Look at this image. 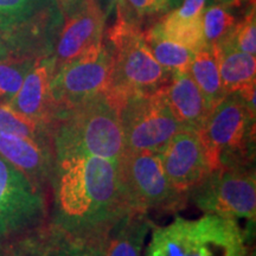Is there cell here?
<instances>
[{
    "label": "cell",
    "mask_w": 256,
    "mask_h": 256,
    "mask_svg": "<svg viewBox=\"0 0 256 256\" xmlns=\"http://www.w3.org/2000/svg\"><path fill=\"white\" fill-rule=\"evenodd\" d=\"M162 92L182 130L200 132L211 110L190 72L172 74Z\"/></svg>",
    "instance_id": "cell-17"
},
{
    "label": "cell",
    "mask_w": 256,
    "mask_h": 256,
    "mask_svg": "<svg viewBox=\"0 0 256 256\" xmlns=\"http://www.w3.org/2000/svg\"><path fill=\"white\" fill-rule=\"evenodd\" d=\"M215 46H230L242 52L256 54V11L255 0L248 6L247 11L226 40Z\"/></svg>",
    "instance_id": "cell-26"
},
{
    "label": "cell",
    "mask_w": 256,
    "mask_h": 256,
    "mask_svg": "<svg viewBox=\"0 0 256 256\" xmlns=\"http://www.w3.org/2000/svg\"><path fill=\"white\" fill-rule=\"evenodd\" d=\"M183 0H158L162 14H168V12L172 11V10L177 8L179 5L182 4Z\"/></svg>",
    "instance_id": "cell-30"
},
{
    "label": "cell",
    "mask_w": 256,
    "mask_h": 256,
    "mask_svg": "<svg viewBox=\"0 0 256 256\" xmlns=\"http://www.w3.org/2000/svg\"><path fill=\"white\" fill-rule=\"evenodd\" d=\"M116 10L118 14L138 24L142 18L162 14L158 0H119Z\"/></svg>",
    "instance_id": "cell-27"
},
{
    "label": "cell",
    "mask_w": 256,
    "mask_h": 256,
    "mask_svg": "<svg viewBox=\"0 0 256 256\" xmlns=\"http://www.w3.org/2000/svg\"><path fill=\"white\" fill-rule=\"evenodd\" d=\"M249 0H211L210 2H226V4H244Z\"/></svg>",
    "instance_id": "cell-33"
},
{
    "label": "cell",
    "mask_w": 256,
    "mask_h": 256,
    "mask_svg": "<svg viewBox=\"0 0 256 256\" xmlns=\"http://www.w3.org/2000/svg\"><path fill=\"white\" fill-rule=\"evenodd\" d=\"M56 2L62 11L64 18H68L81 11L88 4L89 0H56Z\"/></svg>",
    "instance_id": "cell-28"
},
{
    "label": "cell",
    "mask_w": 256,
    "mask_h": 256,
    "mask_svg": "<svg viewBox=\"0 0 256 256\" xmlns=\"http://www.w3.org/2000/svg\"><path fill=\"white\" fill-rule=\"evenodd\" d=\"M98 2V5L100 6V8L104 11L106 17H110L113 14V11L116 8V4L119 0H95Z\"/></svg>",
    "instance_id": "cell-29"
},
{
    "label": "cell",
    "mask_w": 256,
    "mask_h": 256,
    "mask_svg": "<svg viewBox=\"0 0 256 256\" xmlns=\"http://www.w3.org/2000/svg\"><path fill=\"white\" fill-rule=\"evenodd\" d=\"M0 256H16L14 247L0 243Z\"/></svg>",
    "instance_id": "cell-31"
},
{
    "label": "cell",
    "mask_w": 256,
    "mask_h": 256,
    "mask_svg": "<svg viewBox=\"0 0 256 256\" xmlns=\"http://www.w3.org/2000/svg\"><path fill=\"white\" fill-rule=\"evenodd\" d=\"M162 36L174 43L196 52L206 46L202 17L197 19H182L168 12L159 22L153 24Z\"/></svg>",
    "instance_id": "cell-23"
},
{
    "label": "cell",
    "mask_w": 256,
    "mask_h": 256,
    "mask_svg": "<svg viewBox=\"0 0 256 256\" xmlns=\"http://www.w3.org/2000/svg\"><path fill=\"white\" fill-rule=\"evenodd\" d=\"M256 113L236 92L224 96L200 130L211 168L255 165Z\"/></svg>",
    "instance_id": "cell-4"
},
{
    "label": "cell",
    "mask_w": 256,
    "mask_h": 256,
    "mask_svg": "<svg viewBox=\"0 0 256 256\" xmlns=\"http://www.w3.org/2000/svg\"><path fill=\"white\" fill-rule=\"evenodd\" d=\"M52 172L50 223L78 238H100L128 206L120 162L94 156L60 127L51 124Z\"/></svg>",
    "instance_id": "cell-1"
},
{
    "label": "cell",
    "mask_w": 256,
    "mask_h": 256,
    "mask_svg": "<svg viewBox=\"0 0 256 256\" xmlns=\"http://www.w3.org/2000/svg\"><path fill=\"white\" fill-rule=\"evenodd\" d=\"M104 40L113 55L110 82L106 92L118 107L127 96L151 94L168 84L172 74L152 56L146 44L145 31L139 24L118 14Z\"/></svg>",
    "instance_id": "cell-3"
},
{
    "label": "cell",
    "mask_w": 256,
    "mask_h": 256,
    "mask_svg": "<svg viewBox=\"0 0 256 256\" xmlns=\"http://www.w3.org/2000/svg\"><path fill=\"white\" fill-rule=\"evenodd\" d=\"M188 72L203 94L210 110L226 95L220 81L218 56L215 46H206L196 51Z\"/></svg>",
    "instance_id": "cell-19"
},
{
    "label": "cell",
    "mask_w": 256,
    "mask_h": 256,
    "mask_svg": "<svg viewBox=\"0 0 256 256\" xmlns=\"http://www.w3.org/2000/svg\"><path fill=\"white\" fill-rule=\"evenodd\" d=\"M0 134L51 142L50 126L18 113L8 104H0Z\"/></svg>",
    "instance_id": "cell-24"
},
{
    "label": "cell",
    "mask_w": 256,
    "mask_h": 256,
    "mask_svg": "<svg viewBox=\"0 0 256 256\" xmlns=\"http://www.w3.org/2000/svg\"><path fill=\"white\" fill-rule=\"evenodd\" d=\"M218 56L220 81L226 94L236 92L256 82V58L230 46H215Z\"/></svg>",
    "instance_id": "cell-20"
},
{
    "label": "cell",
    "mask_w": 256,
    "mask_h": 256,
    "mask_svg": "<svg viewBox=\"0 0 256 256\" xmlns=\"http://www.w3.org/2000/svg\"><path fill=\"white\" fill-rule=\"evenodd\" d=\"M63 23L56 0H0V38L12 56L50 57Z\"/></svg>",
    "instance_id": "cell-5"
},
{
    "label": "cell",
    "mask_w": 256,
    "mask_h": 256,
    "mask_svg": "<svg viewBox=\"0 0 256 256\" xmlns=\"http://www.w3.org/2000/svg\"><path fill=\"white\" fill-rule=\"evenodd\" d=\"M244 256H256V252H255V247L252 244H249V247L247 249V252H246V255Z\"/></svg>",
    "instance_id": "cell-34"
},
{
    "label": "cell",
    "mask_w": 256,
    "mask_h": 256,
    "mask_svg": "<svg viewBox=\"0 0 256 256\" xmlns=\"http://www.w3.org/2000/svg\"><path fill=\"white\" fill-rule=\"evenodd\" d=\"M0 156L46 192L52 172L51 142L0 134Z\"/></svg>",
    "instance_id": "cell-15"
},
{
    "label": "cell",
    "mask_w": 256,
    "mask_h": 256,
    "mask_svg": "<svg viewBox=\"0 0 256 256\" xmlns=\"http://www.w3.org/2000/svg\"><path fill=\"white\" fill-rule=\"evenodd\" d=\"M151 230L145 256H244L254 238L238 220L211 214L196 220L177 216Z\"/></svg>",
    "instance_id": "cell-2"
},
{
    "label": "cell",
    "mask_w": 256,
    "mask_h": 256,
    "mask_svg": "<svg viewBox=\"0 0 256 256\" xmlns=\"http://www.w3.org/2000/svg\"><path fill=\"white\" fill-rule=\"evenodd\" d=\"M36 58L8 56L0 60V104H8L17 94Z\"/></svg>",
    "instance_id": "cell-25"
},
{
    "label": "cell",
    "mask_w": 256,
    "mask_h": 256,
    "mask_svg": "<svg viewBox=\"0 0 256 256\" xmlns=\"http://www.w3.org/2000/svg\"><path fill=\"white\" fill-rule=\"evenodd\" d=\"M104 235L78 238L48 223L12 247L16 256H104Z\"/></svg>",
    "instance_id": "cell-14"
},
{
    "label": "cell",
    "mask_w": 256,
    "mask_h": 256,
    "mask_svg": "<svg viewBox=\"0 0 256 256\" xmlns=\"http://www.w3.org/2000/svg\"><path fill=\"white\" fill-rule=\"evenodd\" d=\"M188 200L206 214L255 222V165L214 170L192 188Z\"/></svg>",
    "instance_id": "cell-9"
},
{
    "label": "cell",
    "mask_w": 256,
    "mask_h": 256,
    "mask_svg": "<svg viewBox=\"0 0 256 256\" xmlns=\"http://www.w3.org/2000/svg\"><path fill=\"white\" fill-rule=\"evenodd\" d=\"M124 151L158 153L182 130L165 100L162 89L127 96L119 104Z\"/></svg>",
    "instance_id": "cell-10"
},
{
    "label": "cell",
    "mask_w": 256,
    "mask_h": 256,
    "mask_svg": "<svg viewBox=\"0 0 256 256\" xmlns=\"http://www.w3.org/2000/svg\"><path fill=\"white\" fill-rule=\"evenodd\" d=\"M250 2L252 0H249L244 4L209 2L202 14L206 46H215L226 40L247 10L241 14L240 12L250 5Z\"/></svg>",
    "instance_id": "cell-21"
},
{
    "label": "cell",
    "mask_w": 256,
    "mask_h": 256,
    "mask_svg": "<svg viewBox=\"0 0 256 256\" xmlns=\"http://www.w3.org/2000/svg\"><path fill=\"white\" fill-rule=\"evenodd\" d=\"M152 226L145 211L130 210L106 232L104 256H142Z\"/></svg>",
    "instance_id": "cell-18"
},
{
    "label": "cell",
    "mask_w": 256,
    "mask_h": 256,
    "mask_svg": "<svg viewBox=\"0 0 256 256\" xmlns=\"http://www.w3.org/2000/svg\"><path fill=\"white\" fill-rule=\"evenodd\" d=\"M54 70L55 63L51 57L37 58L17 94L8 102L10 107L30 119L50 126L55 118V106L51 96Z\"/></svg>",
    "instance_id": "cell-16"
},
{
    "label": "cell",
    "mask_w": 256,
    "mask_h": 256,
    "mask_svg": "<svg viewBox=\"0 0 256 256\" xmlns=\"http://www.w3.org/2000/svg\"><path fill=\"white\" fill-rule=\"evenodd\" d=\"M106 22L107 17L95 0H89L81 11L64 18L51 55L55 69L98 46L104 40Z\"/></svg>",
    "instance_id": "cell-13"
},
{
    "label": "cell",
    "mask_w": 256,
    "mask_h": 256,
    "mask_svg": "<svg viewBox=\"0 0 256 256\" xmlns=\"http://www.w3.org/2000/svg\"><path fill=\"white\" fill-rule=\"evenodd\" d=\"M120 174L130 209L176 212L186 206L188 196L168 180L158 153L124 151L120 159Z\"/></svg>",
    "instance_id": "cell-8"
},
{
    "label": "cell",
    "mask_w": 256,
    "mask_h": 256,
    "mask_svg": "<svg viewBox=\"0 0 256 256\" xmlns=\"http://www.w3.org/2000/svg\"><path fill=\"white\" fill-rule=\"evenodd\" d=\"M51 124L94 156L120 162L124 152L119 107L106 92L76 107L56 112Z\"/></svg>",
    "instance_id": "cell-6"
},
{
    "label": "cell",
    "mask_w": 256,
    "mask_h": 256,
    "mask_svg": "<svg viewBox=\"0 0 256 256\" xmlns=\"http://www.w3.org/2000/svg\"><path fill=\"white\" fill-rule=\"evenodd\" d=\"M168 180L188 194L212 171L200 133L180 130L158 152Z\"/></svg>",
    "instance_id": "cell-12"
},
{
    "label": "cell",
    "mask_w": 256,
    "mask_h": 256,
    "mask_svg": "<svg viewBox=\"0 0 256 256\" xmlns=\"http://www.w3.org/2000/svg\"><path fill=\"white\" fill-rule=\"evenodd\" d=\"M146 44L152 56L168 72H188L194 52L168 40L153 26L145 31Z\"/></svg>",
    "instance_id": "cell-22"
},
{
    "label": "cell",
    "mask_w": 256,
    "mask_h": 256,
    "mask_svg": "<svg viewBox=\"0 0 256 256\" xmlns=\"http://www.w3.org/2000/svg\"><path fill=\"white\" fill-rule=\"evenodd\" d=\"M48 218L46 192L0 156V243L26 238Z\"/></svg>",
    "instance_id": "cell-7"
},
{
    "label": "cell",
    "mask_w": 256,
    "mask_h": 256,
    "mask_svg": "<svg viewBox=\"0 0 256 256\" xmlns=\"http://www.w3.org/2000/svg\"><path fill=\"white\" fill-rule=\"evenodd\" d=\"M113 69V55L104 40L78 58L60 64L51 78L55 114L92 100L108 89Z\"/></svg>",
    "instance_id": "cell-11"
},
{
    "label": "cell",
    "mask_w": 256,
    "mask_h": 256,
    "mask_svg": "<svg viewBox=\"0 0 256 256\" xmlns=\"http://www.w3.org/2000/svg\"><path fill=\"white\" fill-rule=\"evenodd\" d=\"M8 56H11L8 48L4 43V40H2V38H0V60L6 58V57H8Z\"/></svg>",
    "instance_id": "cell-32"
}]
</instances>
